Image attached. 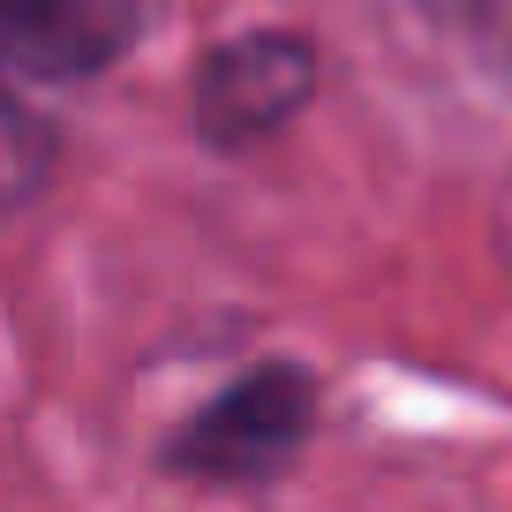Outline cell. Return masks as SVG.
Segmentation results:
<instances>
[{
	"label": "cell",
	"mask_w": 512,
	"mask_h": 512,
	"mask_svg": "<svg viewBox=\"0 0 512 512\" xmlns=\"http://www.w3.org/2000/svg\"><path fill=\"white\" fill-rule=\"evenodd\" d=\"M309 422H317V377L302 362H256L241 384L189 415V430L166 445V467L181 482H219V490L272 482L309 445Z\"/></svg>",
	"instance_id": "cell-1"
},
{
	"label": "cell",
	"mask_w": 512,
	"mask_h": 512,
	"mask_svg": "<svg viewBox=\"0 0 512 512\" xmlns=\"http://www.w3.org/2000/svg\"><path fill=\"white\" fill-rule=\"evenodd\" d=\"M309 98H317V46L294 38V31L226 38L196 68V128L226 151L272 144Z\"/></svg>",
	"instance_id": "cell-2"
},
{
	"label": "cell",
	"mask_w": 512,
	"mask_h": 512,
	"mask_svg": "<svg viewBox=\"0 0 512 512\" xmlns=\"http://www.w3.org/2000/svg\"><path fill=\"white\" fill-rule=\"evenodd\" d=\"M151 23V0H0V68L76 83L113 68Z\"/></svg>",
	"instance_id": "cell-3"
}]
</instances>
